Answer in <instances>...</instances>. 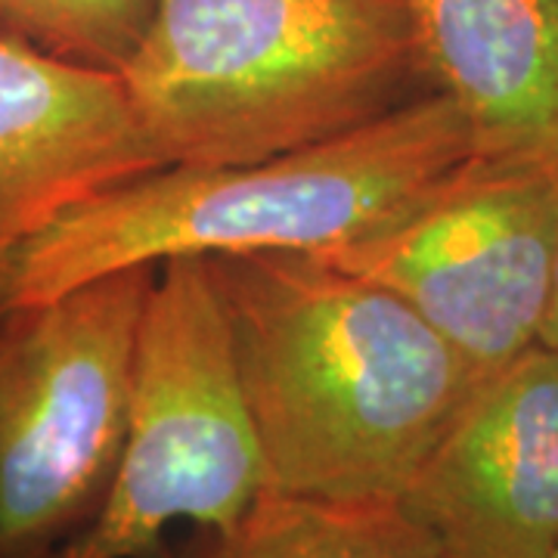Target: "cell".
<instances>
[{"label": "cell", "instance_id": "obj_4", "mask_svg": "<svg viewBox=\"0 0 558 558\" xmlns=\"http://www.w3.org/2000/svg\"><path fill=\"white\" fill-rule=\"evenodd\" d=\"M267 487L208 258H168L143 301L128 422L97 515L53 558H168L178 521L227 531Z\"/></svg>", "mask_w": 558, "mask_h": 558}, {"label": "cell", "instance_id": "obj_8", "mask_svg": "<svg viewBox=\"0 0 558 558\" xmlns=\"http://www.w3.org/2000/svg\"><path fill=\"white\" fill-rule=\"evenodd\" d=\"M159 168L119 69L0 35V292L50 220Z\"/></svg>", "mask_w": 558, "mask_h": 558}, {"label": "cell", "instance_id": "obj_10", "mask_svg": "<svg viewBox=\"0 0 558 558\" xmlns=\"http://www.w3.org/2000/svg\"><path fill=\"white\" fill-rule=\"evenodd\" d=\"M183 558H450L398 499H319L264 487L233 527Z\"/></svg>", "mask_w": 558, "mask_h": 558}, {"label": "cell", "instance_id": "obj_13", "mask_svg": "<svg viewBox=\"0 0 558 558\" xmlns=\"http://www.w3.org/2000/svg\"><path fill=\"white\" fill-rule=\"evenodd\" d=\"M549 558H558V549H556V553H553V556H549Z\"/></svg>", "mask_w": 558, "mask_h": 558}, {"label": "cell", "instance_id": "obj_3", "mask_svg": "<svg viewBox=\"0 0 558 558\" xmlns=\"http://www.w3.org/2000/svg\"><path fill=\"white\" fill-rule=\"evenodd\" d=\"M119 75L165 168L274 159L428 94L407 0H156Z\"/></svg>", "mask_w": 558, "mask_h": 558}, {"label": "cell", "instance_id": "obj_9", "mask_svg": "<svg viewBox=\"0 0 558 558\" xmlns=\"http://www.w3.org/2000/svg\"><path fill=\"white\" fill-rule=\"evenodd\" d=\"M428 90L481 159H558V0H407Z\"/></svg>", "mask_w": 558, "mask_h": 558}, {"label": "cell", "instance_id": "obj_1", "mask_svg": "<svg viewBox=\"0 0 558 558\" xmlns=\"http://www.w3.org/2000/svg\"><path fill=\"white\" fill-rule=\"evenodd\" d=\"M208 264L267 487L398 499L484 376L395 292L317 255Z\"/></svg>", "mask_w": 558, "mask_h": 558}, {"label": "cell", "instance_id": "obj_7", "mask_svg": "<svg viewBox=\"0 0 558 558\" xmlns=\"http://www.w3.org/2000/svg\"><path fill=\"white\" fill-rule=\"evenodd\" d=\"M398 502L450 558L558 549V351L531 344L484 376Z\"/></svg>", "mask_w": 558, "mask_h": 558}, {"label": "cell", "instance_id": "obj_11", "mask_svg": "<svg viewBox=\"0 0 558 558\" xmlns=\"http://www.w3.org/2000/svg\"><path fill=\"white\" fill-rule=\"evenodd\" d=\"M156 0H0V35L69 60L121 69L146 32Z\"/></svg>", "mask_w": 558, "mask_h": 558}, {"label": "cell", "instance_id": "obj_12", "mask_svg": "<svg viewBox=\"0 0 558 558\" xmlns=\"http://www.w3.org/2000/svg\"><path fill=\"white\" fill-rule=\"evenodd\" d=\"M537 344H546V348L558 351V245H556V260H553L549 301H546V314H543V326H539Z\"/></svg>", "mask_w": 558, "mask_h": 558}, {"label": "cell", "instance_id": "obj_2", "mask_svg": "<svg viewBox=\"0 0 558 558\" xmlns=\"http://www.w3.org/2000/svg\"><path fill=\"white\" fill-rule=\"evenodd\" d=\"M475 156L444 94H422L348 134L245 165H171L97 193L16 252L0 314L168 258L329 255L410 211Z\"/></svg>", "mask_w": 558, "mask_h": 558}, {"label": "cell", "instance_id": "obj_5", "mask_svg": "<svg viewBox=\"0 0 558 558\" xmlns=\"http://www.w3.org/2000/svg\"><path fill=\"white\" fill-rule=\"evenodd\" d=\"M149 286L131 267L0 314V558H53L97 515Z\"/></svg>", "mask_w": 558, "mask_h": 558}, {"label": "cell", "instance_id": "obj_6", "mask_svg": "<svg viewBox=\"0 0 558 558\" xmlns=\"http://www.w3.org/2000/svg\"><path fill=\"white\" fill-rule=\"evenodd\" d=\"M558 245V159L472 156L381 230L317 255L403 299L481 376L537 344Z\"/></svg>", "mask_w": 558, "mask_h": 558}]
</instances>
